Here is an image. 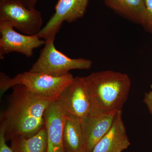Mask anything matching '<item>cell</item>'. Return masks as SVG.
<instances>
[{
  "mask_svg": "<svg viewBox=\"0 0 152 152\" xmlns=\"http://www.w3.org/2000/svg\"><path fill=\"white\" fill-rule=\"evenodd\" d=\"M12 88L7 107L1 114L0 126L7 141L17 137H31L45 126V111L57 99L34 94L23 85Z\"/></svg>",
  "mask_w": 152,
  "mask_h": 152,
  "instance_id": "1",
  "label": "cell"
},
{
  "mask_svg": "<svg viewBox=\"0 0 152 152\" xmlns=\"http://www.w3.org/2000/svg\"><path fill=\"white\" fill-rule=\"evenodd\" d=\"M91 98L90 115L122 110L130 90L127 74L112 70L95 72L85 77Z\"/></svg>",
  "mask_w": 152,
  "mask_h": 152,
  "instance_id": "2",
  "label": "cell"
},
{
  "mask_svg": "<svg viewBox=\"0 0 152 152\" xmlns=\"http://www.w3.org/2000/svg\"><path fill=\"white\" fill-rule=\"evenodd\" d=\"M74 78L71 73L61 77H54L30 72L18 74L12 78L4 73H0L1 96L14 86H24L34 94L46 98L58 99L60 94Z\"/></svg>",
  "mask_w": 152,
  "mask_h": 152,
  "instance_id": "3",
  "label": "cell"
},
{
  "mask_svg": "<svg viewBox=\"0 0 152 152\" xmlns=\"http://www.w3.org/2000/svg\"><path fill=\"white\" fill-rule=\"evenodd\" d=\"M54 40L45 41L37 61L29 71L54 76L61 77L72 70H87L92 65L91 60L83 58H72L57 50Z\"/></svg>",
  "mask_w": 152,
  "mask_h": 152,
  "instance_id": "4",
  "label": "cell"
},
{
  "mask_svg": "<svg viewBox=\"0 0 152 152\" xmlns=\"http://www.w3.org/2000/svg\"><path fill=\"white\" fill-rule=\"evenodd\" d=\"M0 21L8 23L27 35H38L43 28L39 11L28 9L16 1L0 2Z\"/></svg>",
  "mask_w": 152,
  "mask_h": 152,
  "instance_id": "5",
  "label": "cell"
},
{
  "mask_svg": "<svg viewBox=\"0 0 152 152\" xmlns=\"http://www.w3.org/2000/svg\"><path fill=\"white\" fill-rule=\"evenodd\" d=\"M57 100L66 117L81 121L89 115L91 98L85 77H74L60 94Z\"/></svg>",
  "mask_w": 152,
  "mask_h": 152,
  "instance_id": "6",
  "label": "cell"
},
{
  "mask_svg": "<svg viewBox=\"0 0 152 152\" xmlns=\"http://www.w3.org/2000/svg\"><path fill=\"white\" fill-rule=\"evenodd\" d=\"M89 0H58L55 12L38 36L45 41L54 40L63 23H73L84 15Z\"/></svg>",
  "mask_w": 152,
  "mask_h": 152,
  "instance_id": "7",
  "label": "cell"
},
{
  "mask_svg": "<svg viewBox=\"0 0 152 152\" xmlns=\"http://www.w3.org/2000/svg\"><path fill=\"white\" fill-rule=\"evenodd\" d=\"M0 58L6 55L16 52L27 58L32 56L34 50L45 45V41L38 35L29 36L20 34L5 22L0 21Z\"/></svg>",
  "mask_w": 152,
  "mask_h": 152,
  "instance_id": "8",
  "label": "cell"
},
{
  "mask_svg": "<svg viewBox=\"0 0 152 152\" xmlns=\"http://www.w3.org/2000/svg\"><path fill=\"white\" fill-rule=\"evenodd\" d=\"M57 99L49 105L44 114L48 140L47 152H64L63 137L66 117Z\"/></svg>",
  "mask_w": 152,
  "mask_h": 152,
  "instance_id": "9",
  "label": "cell"
},
{
  "mask_svg": "<svg viewBox=\"0 0 152 152\" xmlns=\"http://www.w3.org/2000/svg\"><path fill=\"white\" fill-rule=\"evenodd\" d=\"M117 112L98 115L89 114L81 120L85 152H91L98 142L109 132Z\"/></svg>",
  "mask_w": 152,
  "mask_h": 152,
  "instance_id": "10",
  "label": "cell"
},
{
  "mask_svg": "<svg viewBox=\"0 0 152 152\" xmlns=\"http://www.w3.org/2000/svg\"><path fill=\"white\" fill-rule=\"evenodd\" d=\"M130 145L121 110L117 112L110 130L91 152H122Z\"/></svg>",
  "mask_w": 152,
  "mask_h": 152,
  "instance_id": "11",
  "label": "cell"
},
{
  "mask_svg": "<svg viewBox=\"0 0 152 152\" xmlns=\"http://www.w3.org/2000/svg\"><path fill=\"white\" fill-rule=\"evenodd\" d=\"M105 4L117 13L143 26L148 18L144 0H104Z\"/></svg>",
  "mask_w": 152,
  "mask_h": 152,
  "instance_id": "12",
  "label": "cell"
},
{
  "mask_svg": "<svg viewBox=\"0 0 152 152\" xmlns=\"http://www.w3.org/2000/svg\"><path fill=\"white\" fill-rule=\"evenodd\" d=\"M63 139L64 152H86L80 120L66 117Z\"/></svg>",
  "mask_w": 152,
  "mask_h": 152,
  "instance_id": "13",
  "label": "cell"
},
{
  "mask_svg": "<svg viewBox=\"0 0 152 152\" xmlns=\"http://www.w3.org/2000/svg\"><path fill=\"white\" fill-rule=\"evenodd\" d=\"M47 132L45 126L31 137H17L11 140V148L14 152H47Z\"/></svg>",
  "mask_w": 152,
  "mask_h": 152,
  "instance_id": "14",
  "label": "cell"
},
{
  "mask_svg": "<svg viewBox=\"0 0 152 152\" xmlns=\"http://www.w3.org/2000/svg\"><path fill=\"white\" fill-rule=\"evenodd\" d=\"M147 12L148 18L143 27L149 32L152 34V0H144Z\"/></svg>",
  "mask_w": 152,
  "mask_h": 152,
  "instance_id": "15",
  "label": "cell"
},
{
  "mask_svg": "<svg viewBox=\"0 0 152 152\" xmlns=\"http://www.w3.org/2000/svg\"><path fill=\"white\" fill-rule=\"evenodd\" d=\"M6 141L4 129L0 126V152H14L12 149L7 145Z\"/></svg>",
  "mask_w": 152,
  "mask_h": 152,
  "instance_id": "16",
  "label": "cell"
},
{
  "mask_svg": "<svg viewBox=\"0 0 152 152\" xmlns=\"http://www.w3.org/2000/svg\"><path fill=\"white\" fill-rule=\"evenodd\" d=\"M38 0H0V2L16 1L21 3L29 9H34Z\"/></svg>",
  "mask_w": 152,
  "mask_h": 152,
  "instance_id": "17",
  "label": "cell"
},
{
  "mask_svg": "<svg viewBox=\"0 0 152 152\" xmlns=\"http://www.w3.org/2000/svg\"><path fill=\"white\" fill-rule=\"evenodd\" d=\"M143 102L152 115V91L146 93L144 96Z\"/></svg>",
  "mask_w": 152,
  "mask_h": 152,
  "instance_id": "18",
  "label": "cell"
},
{
  "mask_svg": "<svg viewBox=\"0 0 152 152\" xmlns=\"http://www.w3.org/2000/svg\"><path fill=\"white\" fill-rule=\"evenodd\" d=\"M151 91H152V83L151 84Z\"/></svg>",
  "mask_w": 152,
  "mask_h": 152,
  "instance_id": "19",
  "label": "cell"
}]
</instances>
